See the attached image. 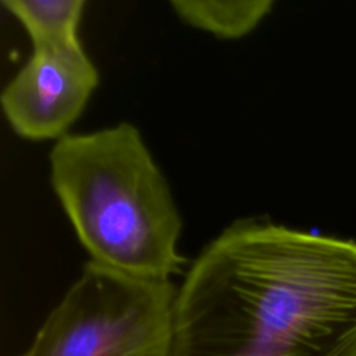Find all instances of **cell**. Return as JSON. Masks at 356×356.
<instances>
[{"instance_id":"obj_1","label":"cell","mask_w":356,"mask_h":356,"mask_svg":"<svg viewBox=\"0 0 356 356\" xmlns=\"http://www.w3.org/2000/svg\"><path fill=\"white\" fill-rule=\"evenodd\" d=\"M170 356H356V242L235 220L177 289Z\"/></svg>"},{"instance_id":"obj_2","label":"cell","mask_w":356,"mask_h":356,"mask_svg":"<svg viewBox=\"0 0 356 356\" xmlns=\"http://www.w3.org/2000/svg\"><path fill=\"white\" fill-rule=\"evenodd\" d=\"M49 161L53 191L92 261L135 278L171 281L184 263L182 220L135 125L67 134Z\"/></svg>"},{"instance_id":"obj_3","label":"cell","mask_w":356,"mask_h":356,"mask_svg":"<svg viewBox=\"0 0 356 356\" xmlns=\"http://www.w3.org/2000/svg\"><path fill=\"white\" fill-rule=\"evenodd\" d=\"M175 293L89 260L18 356H170Z\"/></svg>"},{"instance_id":"obj_4","label":"cell","mask_w":356,"mask_h":356,"mask_svg":"<svg viewBox=\"0 0 356 356\" xmlns=\"http://www.w3.org/2000/svg\"><path fill=\"white\" fill-rule=\"evenodd\" d=\"M97 85L99 71L79 39L35 42L3 89V113L21 138L57 140L79 118Z\"/></svg>"},{"instance_id":"obj_5","label":"cell","mask_w":356,"mask_h":356,"mask_svg":"<svg viewBox=\"0 0 356 356\" xmlns=\"http://www.w3.org/2000/svg\"><path fill=\"white\" fill-rule=\"evenodd\" d=\"M192 26L222 39L252 32L271 10L274 0H167Z\"/></svg>"},{"instance_id":"obj_6","label":"cell","mask_w":356,"mask_h":356,"mask_svg":"<svg viewBox=\"0 0 356 356\" xmlns=\"http://www.w3.org/2000/svg\"><path fill=\"white\" fill-rule=\"evenodd\" d=\"M1 1L25 28L32 43L79 39V19L86 0Z\"/></svg>"}]
</instances>
